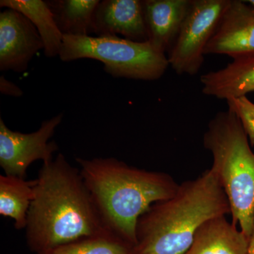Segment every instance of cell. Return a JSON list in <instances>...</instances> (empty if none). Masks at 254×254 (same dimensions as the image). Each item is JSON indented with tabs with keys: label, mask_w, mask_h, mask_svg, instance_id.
I'll use <instances>...</instances> for the list:
<instances>
[{
	"label": "cell",
	"mask_w": 254,
	"mask_h": 254,
	"mask_svg": "<svg viewBox=\"0 0 254 254\" xmlns=\"http://www.w3.org/2000/svg\"><path fill=\"white\" fill-rule=\"evenodd\" d=\"M33 189L25 229L26 243L33 253L110 232L79 168L68 163L63 153L43 163Z\"/></svg>",
	"instance_id": "obj_1"
},
{
	"label": "cell",
	"mask_w": 254,
	"mask_h": 254,
	"mask_svg": "<svg viewBox=\"0 0 254 254\" xmlns=\"http://www.w3.org/2000/svg\"><path fill=\"white\" fill-rule=\"evenodd\" d=\"M76 160L105 227L135 246L138 219L152 205L173 197L180 186L168 173L136 168L115 158Z\"/></svg>",
	"instance_id": "obj_2"
},
{
	"label": "cell",
	"mask_w": 254,
	"mask_h": 254,
	"mask_svg": "<svg viewBox=\"0 0 254 254\" xmlns=\"http://www.w3.org/2000/svg\"><path fill=\"white\" fill-rule=\"evenodd\" d=\"M228 214L221 184L208 169L180 184L173 197L152 205L140 217L133 254H185L203 224Z\"/></svg>",
	"instance_id": "obj_3"
},
{
	"label": "cell",
	"mask_w": 254,
	"mask_h": 254,
	"mask_svg": "<svg viewBox=\"0 0 254 254\" xmlns=\"http://www.w3.org/2000/svg\"><path fill=\"white\" fill-rule=\"evenodd\" d=\"M203 145L213 157L230 207L232 223L250 240L254 220V153L240 119L232 110L220 112L208 124Z\"/></svg>",
	"instance_id": "obj_4"
},
{
	"label": "cell",
	"mask_w": 254,
	"mask_h": 254,
	"mask_svg": "<svg viewBox=\"0 0 254 254\" xmlns=\"http://www.w3.org/2000/svg\"><path fill=\"white\" fill-rule=\"evenodd\" d=\"M59 57L63 62L98 60L113 77L143 81L161 78L170 66L168 57L148 42L119 36H64Z\"/></svg>",
	"instance_id": "obj_5"
},
{
	"label": "cell",
	"mask_w": 254,
	"mask_h": 254,
	"mask_svg": "<svg viewBox=\"0 0 254 254\" xmlns=\"http://www.w3.org/2000/svg\"><path fill=\"white\" fill-rule=\"evenodd\" d=\"M230 0H191L175 44L169 51L170 66L177 74H196L204 50Z\"/></svg>",
	"instance_id": "obj_6"
},
{
	"label": "cell",
	"mask_w": 254,
	"mask_h": 254,
	"mask_svg": "<svg viewBox=\"0 0 254 254\" xmlns=\"http://www.w3.org/2000/svg\"><path fill=\"white\" fill-rule=\"evenodd\" d=\"M63 118V114L53 117L29 133L12 131L0 119V166L4 175L26 178L32 163L37 160L46 163L53 160V153L59 148L56 142L49 140Z\"/></svg>",
	"instance_id": "obj_7"
},
{
	"label": "cell",
	"mask_w": 254,
	"mask_h": 254,
	"mask_svg": "<svg viewBox=\"0 0 254 254\" xmlns=\"http://www.w3.org/2000/svg\"><path fill=\"white\" fill-rule=\"evenodd\" d=\"M204 55H225L233 60L254 55V6L230 0Z\"/></svg>",
	"instance_id": "obj_8"
},
{
	"label": "cell",
	"mask_w": 254,
	"mask_h": 254,
	"mask_svg": "<svg viewBox=\"0 0 254 254\" xmlns=\"http://www.w3.org/2000/svg\"><path fill=\"white\" fill-rule=\"evenodd\" d=\"M41 36L34 25L17 11L6 9L0 14V70L22 73L39 50Z\"/></svg>",
	"instance_id": "obj_9"
},
{
	"label": "cell",
	"mask_w": 254,
	"mask_h": 254,
	"mask_svg": "<svg viewBox=\"0 0 254 254\" xmlns=\"http://www.w3.org/2000/svg\"><path fill=\"white\" fill-rule=\"evenodd\" d=\"M92 33L98 37L121 35L130 41L148 42L142 1H100L93 14Z\"/></svg>",
	"instance_id": "obj_10"
},
{
	"label": "cell",
	"mask_w": 254,
	"mask_h": 254,
	"mask_svg": "<svg viewBox=\"0 0 254 254\" xmlns=\"http://www.w3.org/2000/svg\"><path fill=\"white\" fill-rule=\"evenodd\" d=\"M191 0H143L148 42L165 54L176 41Z\"/></svg>",
	"instance_id": "obj_11"
},
{
	"label": "cell",
	"mask_w": 254,
	"mask_h": 254,
	"mask_svg": "<svg viewBox=\"0 0 254 254\" xmlns=\"http://www.w3.org/2000/svg\"><path fill=\"white\" fill-rule=\"evenodd\" d=\"M203 94L229 100L254 92V55L233 60L225 67L202 75Z\"/></svg>",
	"instance_id": "obj_12"
},
{
	"label": "cell",
	"mask_w": 254,
	"mask_h": 254,
	"mask_svg": "<svg viewBox=\"0 0 254 254\" xmlns=\"http://www.w3.org/2000/svg\"><path fill=\"white\" fill-rule=\"evenodd\" d=\"M249 238L226 216L203 224L185 254H248Z\"/></svg>",
	"instance_id": "obj_13"
},
{
	"label": "cell",
	"mask_w": 254,
	"mask_h": 254,
	"mask_svg": "<svg viewBox=\"0 0 254 254\" xmlns=\"http://www.w3.org/2000/svg\"><path fill=\"white\" fill-rule=\"evenodd\" d=\"M1 8L11 9L24 15L34 25L43 43L48 58L59 56L63 35L58 29L53 13L46 1L43 0H1Z\"/></svg>",
	"instance_id": "obj_14"
},
{
	"label": "cell",
	"mask_w": 254,
	"mask_h": 254,
	"mask_svg": "<svg viewBox=\"0 0 254 254\" xmlns=\"http://www.w3.org/2000/svg\"><path fill=\"white\" fill-rule=\"evenodd\" d=\"M34 180L0 175V215L12 219L18 230L26 229L28 214L34 198Z\"/></svg>",
	"instance_id": "obj_15"
},
{
	"label": "cell",
	"mask_w": 254,
	"mask_h": 254,
	"mask_svg": "<svg viewBox=\"0 0 254 254\" xmlns=\"http://www.w3.org/2000/svg\"><path fill=\"white\" fill-rule=\"evenodd\" d=\"M58 29L63 36H89L98 0L46 1Z\"/></svg>",
	"instance_id": "obj_16"
},
{
	"label": "cell",
	"mask_w": 254,
	"mask_h": 254,
	"mask_svg": "<svg viewBox=\"0 0 254 254\" xmlns=\"http://www.w3.org/2000/svg\"><path fill=\"white\" fill-rule=\"evenodd\" d=\"M134 247L131 242L109 232L34 254H133Z\"/></svg>",
	"instance_id": "obj_17"
},
{
	"label": "cell",
	"mask_w": 254,
	"mask_h": 254,
	"mask_svg": "<svg viewBox=\"0 0 254 254\" xmlns=\"http://www.w3.org/2000/svg\"><path fill=\"white\" fill-rule=\"evenodd\" d=\"M227 103L228 109L240 119L250 144L254 146V103L247 96L229 100Z\"/></svg>",
	"instance_id": "obj_18"
},
{
	"label": "cell",
	"mask_w": 254,
	"mask_h": 254,
	"mask_svg": "<svg viewBox=\"0 0 254 254\" xmlns=\"http://www.w3.org/2000/svg\"><path fill=\"white\" fill-rule=\"evenodd\" d=\"M0 91L1 94L13 97H20L23 95V91L14 83L6 79L4 76L0 77Z\"/></svg>",
	"instance_id": "obj_19"
},
{
	"label": "cell",
	"mask_w": 254,
	"mask_h": 254,
	"mask_svg": "<svg viewBox=\"0 0 254 254\" xmlns=\"http://www.w3.org/2000/svg\"><path fill=\"white\" fill-rule=\"evenodd\" d=\"M248 254H254V220L252 234L249 240Z\"/></svg>",
	"instance_id": "obj_20"
},
{
	"label": "cell",
	"mask_w": 254,
	"mask_h": 254,
	"mask_svg": "<svg viewBox=\"0 0 254 254\" xmlns=\"http://www.w3.org/2000/svg\"><path fill=\"white\" fill-rule=\"evenodd\" d=\"M249 4L252 5V6H254V0H248V1H246Z\"/></svg>",
	"instance_id": "obj_21"
}]
</instances>
